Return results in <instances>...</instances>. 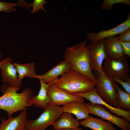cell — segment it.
<instances>
[{
    "label": "cell",
    "instance_id": "4",
    "mask_svg": "<svg viewBox=\"0 0 130 130\" xmlns=\"http://www.w3.org/2000/svg\"><path fill=\"white\" fill-rule=\"evenodd\" d=\"M116 83L102 71L97 78L95 89L101 99L109 105L116 107L118 93Z\"/></svg>",
    "mask_w": 130,
    "mask_h": 130
},
{
    "label": "cell",
    "instance_id": "10",
    "mask_svg": "<svg viewBox=\"0 0 130 130\" xmlns=\"http://www.w3.org/2000/svg\"><path fill=\"white\" fill-rule=\"evenodd\" d=\"M9 57L4 58L0 61L2 81L11 86L20 87L22 80L19 78L17 71L12 62Z\"/></svg>",
    "mask_w": 130,
    "mask_h": 130
},
{
    "label": "cell",
    "instance_id": "9",
    "mask_svg": "<svg viewBox=\"0 0 130 130\" xmlns=\"http://www.w3.org/2000/svg\"><path fill=\"white\" fill-rule=\"evenodd\" d=\"M47 93L50 98L51 105L59 106L73 101H84L82 97L68 93L58 88L54 83L50 84Z\"/></svg>",
    "mask_w": 130,
    "mask_h": 130
},
{
    "label": "cell",
    "instance_id": "19",
    "mask_svg": "<svg viewBox=\"0 0 130 130\" xmlns=\"http://www.w3.org/2000/svg\"><path fill=\"white\" fill-rule=\"evenodd\" d=\"M80 124L93 130H118L109 122L90 116L80 122Z\"/></svg>",
    "mask_w": 130,
    "mask_h": 130
},
{
    "label": "cell",
    "instance_id": "6",
    "mask_svg": "<svg viewBox=\"0 0 130 130\" xmlns=\"http://www.w3.org/2000/svg\"><path fill=\"white\" fill-rule=\"evenodd\" d=\"M103 63V71L109 76L115 77L124 81L130 79L129 65L126 57L119 59L108 57Z\"/></svg>",
    "mask_w": 130,
    "mask_h": 130
},
{
    "label": "cell",
    "instance_id": "12",
    "mask_svg": "<svg viewBox=\"0 0 130 130\" xmlns=\"http://www.w3.org/2000/svg\"><path fill=\"white\" fill-rule=\"evenodd\" d=\"M130 28V16L128 15L126 20L123 23L112 28L107 30H102L98 32H90L88 33V39L91 42H96L103 39H106L120 34Z\"/></svg>",
    "mask_w": 130,
    "mask_h": 130
},
{
    "label": "cell",
    "instance_id": "22",
    "mask_svg": "<svg viewBox=\"0 0 130 130\" xmlns=\"http://www.w3.org/2000/svg\"><path fill=\"white\" fill-rule=\"evenodd\" d=\"M47 3L45 0H35L33 2L29 4L24 0H19L17 4V6L19 7H22L28 9H30L31 7H33V9L31 12L32 13L34 14L40 10H42L46 13L44 5Z\"/></svg>",
    "mask_w": 130,
    "mask_h": 130
},
{
    "label": "cell",
    "instance_id": "1",
    "mask_svg": "<svg viewBox=\"0 0 130 130\" xmlns=\"http://www.w3.org/2000/svg\"><path fill=\"white\" fill-rule=\"evenodd\" d=\"M88 39L65 49L64 60L70 64L71 70L88 77L95 84L97 78L90 66V44L86 45Z\"/></svg>",
    "mask_w": 130,
    "mask_h": 130
},
{
    "label": "cell",
    "instance_id": "26",
    "mask_svg": "<svg viewBox=\"0 0 130 130\" xmlns=\"http://www.w3.org/2000/svg\"><path fill=\"white\" fill-rule=\"evenodd\" d=\"M119 37V40L122 42L130 41V28L126 30L120 34Z\"/></svg>",
    "mask_w": 130,
    "mask_h": 130
},
{
    "label": "cell",
    "instance_id": "21",
    "mask_svg": "<svg viewBox=\"0 0 130 130\" xmlns=\"http://www.w3.org/2000/svg\"><path fill=\"white\" fill-rule=\"evenodd\" d=\"M116 89L118 98L116 108L124 111H130V94L124 91L117 83Z\"/></svg>",
    "mask_w": 130,
    "mask_h": 130
},
{
    "label": "cell",
    "instance_id": "3",
    "mask_svg": "<svg viewBox=\"0 0 130 130\" xmlns=\"http://www.w3.org/2000/svg\"><path fill=\"white\" fill-rule=\"evenodd\" d=\"M54 83L68 93L89 92L94 90L95 84L86 75L72 70L66 72Z\"/></svg>",
    "mask_w": 130,
    "mask_h": 130
},
{
    "label": "cell",
    "instance_id": "15",
    "mask_svg": "<svg viewBox=\"0 0 130 130\" xmlns=\"http://www.w3.org/2000/svg\"><path fill=\"white\" fill-rule=\"evenodd\" d=\"M62 108L63 112L73 114L78 120L85 119L90 116L89 109L84 101H73L63 105Z\"/></svg>",
    "mask_w": 130,
    "mask_h": 130
},
{
    "label": "cell",
    "instance_id": "24",
    "mask_svg": "<svg viewBox=\"0 0 130 130\" xmlns=\"http://www.w3.org/2000/svg\"><path fill=\"white\" fill-rule=\"evenodd\" d=\"M17 6V3H13L0 1V12L10 13L16 11Z\"/></svg>",
    "mask_w": 130,
    "mask_h": 130
},
{
    "label": "cell",
    "instance_id": "7",
    "mask_svg": "<svg viewBox=\"0 0 130 130\" xmlns=\"http://www.w3.org/2000/svg\"><path fill=\"white\" fill-rule=\"evenodd\" d=\"M89 108V113L100 117L114 124L122 130H130V124L124 118L113 115L101 104L91 102L85 103Z\"/></svg>",
    "mask_w": 130,
    "mask_h": 130
},
{
    "label": "cell",
    "instance_id": "18",
    "mask_svg": "<svg viewBox=\"0 0 130 130\" xmlns=\"http://www.w3.org/2000/svg\"><path fill=\"white\" fill-rule=\"evenodd\" d=\"M80 122L73 118L70 113L63 112L60 117L52 125L55 130L65 129H76L79 126Z\"/></svg>",
    "mask_w": 130,
    "mask_h": 130
},
{
    "label": "cell",
    "instance_id": "2",
    "mask_svg": "<svg viewBox=\"0 0 130 130\" xmlns=\"http://www.w3.org/2000/svg\"><path fill=\"white\" fill-rule=\"evenodd\" d=\"M20 89V87L11 86L6 83L2 86L3 94L0 97V109L6 112L9 117L17 111L26 110L28 107L33 105L28 102L33 94L32 90L27 88L18 93L17 91Z\"/></svg>",
    "mask_w": 130,
    "mask_h": 130
},
{
    "label": "cell",
    "instance_id": "14",
    "mask_svg": "<svg viewBox=\"0 0 130 130\" xmlns=\"http://www.w3.org/2000/svg\"><path fill=\"white\" fill-rule=\"evenodd\" d=\"M27 113L26 110H24L17 117H9L6 120L2 118L0 124V130H25L27 121Z\"/></svg>",
    "mask_w": 130,
    "mask_h": 130
},
{
    "label": "cell",
    "instance_id": "5",
    "mask_svg": "<svg viewBox=\"0 0 130 130\" xmlns=\"http://www.w3.org/2000/svg\"><path fill=\"white\" fill-rule=\"evenodd\" d=\"M63 112L62 107L50 104L37 118L27 121L25 130H46L49 126L52 125Z\"/></svg>",
    "mask_w": 130,
    "mask_h": 130
},
{
    "label": "cell",
    "instance_id": "28",
    "mask_svg": "<svg viewBox=\"0 0 130 130\" xmlns=\"http://www.w3.org/2000/svg\"><path fill=\"white\" fill-rule=\"evenodd\" d=\"M59 130H83L81 128L78 127L76 129H65Z\"/></svg>",
    "mask_w": 130,
    "mask_h": 130
},
{
    "label": "cell",
    "instance_id": "13",
    "mask_svg": "<svg viewBox=\"0 0 130 130\" xmlns=\"http://www.w3.org/2000/svg\"><path fill=\"white\" fill-rule=\"evenodd\" d=\"M70 63L64 60L57 64L45 74L37 75L35 78H41L46 84H51L58 78V77L71 70Z\"/></svg>",
    "mask_w": 130,
    "mask_h": 130
},
{
    "label": "cell",
    "instance_id": "30",
    "mask_svg": "<svg viewBox=\"0 0 130 130\" xmlns=\"http://www.w3.org/2000/svg\"></svg>",
    "mask_w": 130,
    "mask_h": 130
},
{
    "label": "cell",
    "instance_id": "25",
    "mask_svg": "<svg viewBox=\"0 0 130 130\" xmlns=\"http://www.w3.org/2000/svg\"><path fill=\"white\" fill-rule=\"evenodd\" d=\"M111 78L115 82H117L122 85L126 92L130 94V79L124 81L115 77Z\"/></svg>",
    "mask_w": 130,
    "mask_h": 130
},
{
    "label": "cell",
    "instance_id": "17",
    "mask_svg": "<svg viewBox=\"0 0 130 130\" xmlns=\"http://www.w3.org/2000/svg\"><path fill=\"white\" fill-rule=\"evenodd\" d=\"M104 43L105 51L108 57L119 59L126 57L118 37L105 39Z\"/></svg>",
    "mask_w": 130,
    "mask_h": 130
},
{
    "label": "cell",
    "instance_id": "29",
    "mask_svg": "<svg viewBox=\"0 0 130 130\" xmlns=\"http://www.w3.org/2000/svg\"><path fill=\"white\" fill-rule=\"evenodd\" d=\"M1 53H0V60L1 59Z\"/></svg>",
    "mask_w": 130,
    "mask_h": 130
},
{
    "label": "cell",
    "instance_id": "23",
    "mask_svg": "<svg viewBox=\"0 0 130 130\" xmlns=\"http://www.w3.org/2000/svg\"><path fill=\"white\" fill-rule=\"evenodd\" d=\"M120 3L125 4L127 5H130V0H105L101 4L102 9L105 11L110 10L114 5Z\"/></svg>",
    "mask_w": 130,
    "mask_h": 130
},
{
    "label": "cell",
    "instance_id": "8",
    "mask_svg": "<svg viewBox=\"0 0 130 130\" xmlns=\"http://www.w3.org/2000/svg\"><path fill=\"white\" fill-rule=\"evenodd\" d=\"M105 39H99L90 44V67L92 71L99 73L102 72L103 64L108 57L105 51Z\"/></svg>",
    "mask_w": 130,
    "mask_h": 130
},
{
    "label": "cell",
    "instance_id": "27",
    "mask_svg": "<svg viewBox=\"0 0 130 130\" xmlns=\"http://www.w3.org/2000/svg\"><path fill=\"white\" fill-rule=\"evenodd\" d=\"M122 46L124 52L126 56L130 57V41L126 42H120Z\"/></svg>",
    "mask_w": 130,
    "mask_h": 130
},
{
    "label": "cell",
    "instance_id": "11",
    "mask_svg": "<svg viewBox=\"0 0 130 130\" xmlns=\"http://www.w3.org/2000/svg\"><path fill=\"white\" fill-rule=\"evenodd\" d=\"M73 94L84 98L91 102L102 105L111 113L123 117L129 122L130 121V111H124L110 106L101 99L97 93L95 88L89 92L76 93Z\"/></svg>",
    "mask_w": 130,
    "mask_h": 130
},
{
    "label": "cell",
    "instance_id": "20",
    "mask_svg": "<svg viewBox=\"0 0 130 130\" xmlns=\"http://www.w3.org/2000/svg\"><path fill=\"white\" fill-rule=\"evenodd\" d=\"M13 64L18 73L19 78L21 80H22L23 78L26 76L35 78L37 75L35 71V64L33 63L24 64L13 63Z\"/></svg>",
    "mask_w": 130,
    "mask_h": 130
},
{
    "label": "cell",
    "instance_id": "16",
    "mask_svg": "<svg viewBox=\"0 0 130 130\" xmlns=\"http://www.w3.org/2000/svg\"><path fill=\"white\" fill-rule=\"evenodd\" d=\"M40 87L38 95L32 96L28 100V103L38 108L45 109L50 104V99L47 94V89L50 84H46L41 78L38 79Z\"/></svg>",
    "mask_w": 130,
    "mask_h": 130
}]
</instances>
